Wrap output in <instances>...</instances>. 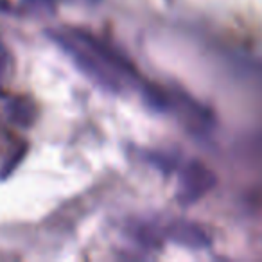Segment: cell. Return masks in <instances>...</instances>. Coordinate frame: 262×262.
<instances>
[{
    "label": "cell",
    "mask_w": 262,
    "mask_h": 262,
    "mask_svg": "<svg viewBox=\"0 0 262 262\" xmlns=\"http://www.w3.org/2000/svg\"><path fill=\"white\" fill-rule=\"evenodd\" d=\"M214 185V176L212 172H208L205 167H201L200 164H192L187 171L185 178L182 183V196L180 200L190 203L196 201L198 198H201L207 192L210 187Z\"/></svg>",
    "instance_id": "obj_1"
}]
</instances>
